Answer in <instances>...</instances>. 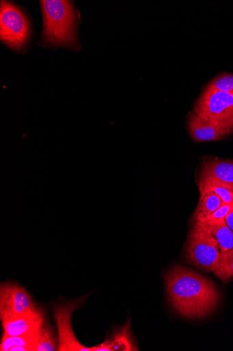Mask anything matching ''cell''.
Instances as JSON below:
<instances>
[{
	"mask_svg": "<svg viewBox=\"0 0 233 351\" xmlns=\"http://www.w3.org/2000/svg\"><path fill=\"white\" fill-rule=\"evenodd\" d=\"M213 273L225 283L233 278V248L221 253L219 263Z\"/></svg>",
	"mask_w": 233,
	"mask_h": 351,
	"instance_id": "16",
	"label": "cell"
},
{
	"mask_svg": "<svg viewBox=\"0 0 233 351\" xmlns=\"http://www.w3.org/2000/svg\"><path fill=\"white\" fill-rule=\"evenodd\" d=\"M165 284L171 305L180 315L189 319L209 315L221 300L217 287L210 279L180 265L166 273Z\"/></svg>",
	"mask_w": 233,
	"mask_h": 351,
	"instance_id": "1",
	"label": "cell"
},
{
	"mask_svg": "<svg viewBox=\"0 0 233 351\" xmlns=\"http://www.w3.org/2000/svg\"><path fill=\"white\" fill-rule=\"evenodd\" d=\"M233 209V204H224L217 209L216 211H215L211 215L202 218L197 221H201V222H213V221H217L221 219H225V217L229 214V213Z\"/></svg>",
	"mask_w": 233,
	"mask_h": 351,
	"instance_id": "18",
	"label": "cell"
},
{
	"mask_svg": "<svg viewBox=\"0 0 233 351\" xmlns=\"http://www.w3.org/2000/svg\"><path fill=\"white\" fill-rule=\"evenodd\" d=\"M223 205L221 199L213 193L200 194V199L196 210L193 215L195 221L204 218Z\"/></svg>",
	"mask_w": 233,
	"mask_h": 351,
	"instance_id": "12",
	"label": "cell"
},
{
	"mask_svg": "<svg viewBox=\"0 0 233 351\" xmlns=\"http://www.w3.org/2000/svg\"><path fill=\"white\" fill-rule=\"evenodd\" d=\"M79 302L59 306L54 310L59 336L58 350L92 351V348L83 346L79 342L72 328V315L79 307Z\"/></svg>",
	"mask_w": 233,
	"mask_h": 351,
	"instance_id": "8",
	"label": "cell"
},
{
	"mask_svg": "<svg viewBox=\"0 0 233 351\" xmlns=\"http://www.w3.org/2000/svg\"><path fill=\"white\" fill-rule=\"evenodd\" d=\"M43 311L40 313L1 319L5 336H21L38 332L45 321Z\"/></svg>",
	"mask_w": 233,
	"mask_h": 351,
	"instance_id": "9",
	"label": "cell"
},
{
	"mask_svg": "<svg viewBox=\"0 0 233 351\" xmlns=\"http://www.w3.org/2000/svg\"><path fill=\"white\" fill-rule=\"evenodd\" d=\"M42 311L22 287L13 282L2 284L0 289L1 319L35 314Z\"/></svg>",
	"mask_w": 233,
	"mask_h": 351,
	"instance_id": "6",
	"label": "cell"
},
{
	"mask_svg": "<svg viewBox=\"0 0 233 351\" xmlns=\"http://www.w3.org/2000/svg\"><path fill=\"white\" fill-rule=\"evenodd\" d=\"M40 330L35 333L21 336L3 335L0 350L9 351L10 349L14 346H23L31 348L32 351H36L40 339Z\"/></svg>",
	"mask_w": 233,
	"mask_h": 351,
	"instance_id": "14",
	"label": "cell"
},
{
	"mask_svg": "<svg viewBox=\"0 0 233 351\" xmlns=\"http://www.w3.org/2000/svg\"><path fill=\"white\" fill-rule=\"evenodd\" d=\"M1 41L14 51L28 45L31 35L30 21L22 10L12 2L2 1L0 15Z\"/></svg>",
	"mask_w": 233,
	"mask_h": 351,
	"instance_id": "4",
	"label": "cell"
},
{
	"mask_svg": "<svg viewBox=\"0 0 233 351\" xmlns=\"http://www.w3.org/2000/svg\"><path fill=\"white\" fill-rule=\"evenodd\" d=\"M225 221L228 226L233 232V209L225 217Z\"/></svg>",
	"mask_w": 233,
	"mask_h": 351,
	"instance_id": "19",
	"label": "cell"
},
{
	"mask_svg": "<svg viewBox=\"0 0 233 351\" xmlns=\"http://www.w3.org/2000/svg\"><path fill=\"white\" fill-rule=\"evenodd\" d=\"M202 223L217 240L221 252H225L233 248V232L228 226L225 219Z\"/></svg>",
	"mask_w": 233,
	"mask_h": 351,
	"instance_id": "11",
	"label": "cell"
},
{
	"mask_svg": "<svg viewBox=\"0 0 233 351\" xmlns=\"http://www.w3.org/2000/svg\"><path fill=\"white\" fill-rule=\"evenodd\" d=\"M188 130L195 142L202 143L223 138L233 132V126L206 119L193 112L188 119Z\"/></svg>",
	"mask_w": 233,
	"mask_h": 351,
	"instance_id": "7",
	"label": "cell"
},
{
	"mask_svg": "<svg viewBox=\"0 0 233 351\" xmlns=\"http://www.w3.org/2000/svg\"><path fill=\"white\" fill-rule=\"evenodd\" d=\"M9 351H32V350L28 346H16L11 348Z\"/></svg>",
	"mask_w": 233,
	"mask_h": 351,
	"instance_id": "20",
	"label": "cell"
},
{
	"mask_svg": "<svg viewBox=\"0 0 233 351\" xmlns=\"http://www.w3.org/2000/svg\"><path fill=\"white\" fill-rule=\"evenodd\" d=\"M199 179L213 180L233 189V161L208 159L202 166Z\"/></svg>",
	"mask_w": 233,
	"mask_h": 351,
	"instance_id": "10",
	"label": "cell"
},
{
	"mask_svg": "<svg viewBox=\"0 0 233 351\" xmlns=\"http://www.w3.org/2000/svg\"><path fill=\"white\" fill-rule=\"evenodd\" d=\"M41 5L44 18L41 42L48 46L79 49V18L73 3L49 0L41 1Z\"/></svg>",
	"mask_w": 233,
	"mask_h": 351,
	"instance_id": "2",
	"label": "cell"
},
{
	"mask_svg": "<svg viewBox=\"0 0 233 351\" xmlns=\"http://www.w3.org/2000/svg\"><path fill=\"white\" fill-rule=\"evenodd\" d=\"M197 186L200 194L213 193L221 199L223 204H233L232 189L213 180L202 179L198 180Z\"/></svg>",
	"mask_w": 233,
	"mask_h": 351,
	"instance_id": "13",
	"label": "cell"
},
{
	"mask_svg": "<svg viewBox=\"0 0 233 351\" xmlns=\"http://www.w3.org/2000/svg\"><path fill=\"white\" fill-rule=\"evenodd\" d=\"M185 251L187 261L206 272L215 269L221 253L217 240L200 221H195L189 232Z\"/></svg>",
	"mask_w": 233,
	"mask_h": 351,
	"instance_id": "3",
	"label": "cell"
},
{
	"mask_svg": "<svg viewBox=\"0 0 233 351\" xmlns=\"http://www.w3.org/2000/svg\"><path fill=\"white\" fill-rule=\"evenodd\" d=\"M206 89L233 94V75H218L209 83Z\"/></svg>",
	"mask_w": 233,
	"mask_h": 351,
	"instance_id": "17",
	"label": "cell"
},
{
	"mask_svg": "<svg viewBox=\"0 0 233 351\" xmlns=\"http://www.w3.org/2000/svg\"><path fill=\"white\" fill-rule=\"evenodd\" d=\"M194 113L233 126V94L206 88L195 103Z\"/></svg>",
	"mask_w": 233,
	"mask_h": 351,
	"instance_id": "5",
	"label": "cell"
},
{
	"mask_svg": "<svg viewBox=\"0 0 233 351\" xmlns=\"http://www.w3.org/2000/svg\"><path fill=\"white\" fill-rule=\"evenodd\" d=\"M58 348L59 343L54 330L45 318L40 330V339L36 351H55Z\"/></svg>",
	"mask_w": 233,
	"mask_h": 351,
	"instance_id": "15",
	"label": "cell"
}]
</instances>
